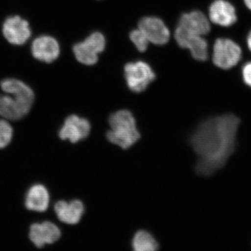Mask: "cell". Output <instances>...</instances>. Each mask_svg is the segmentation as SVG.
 Here are the masks:
<instances>
[{
  "instance_id": "cell-1",
  "label": "cell",
  "mask_w": 251,
  "mask_h": 251,
  "mask_svg": "<svg viewBox=\"0 0 251 251\" xmlns=\"http://www.w3.org/2000/svg\"><path fill=\"white\" fill-rule=\"evenodd\" d=\"M241 120L232 113L211 117L201 122L190 137L198 156L196 171L207 176L224 168L235 151Z\"/></svg>"
},
{
  "instance_id": "cell-2",
  "label": "cell",
  "mask_w": 251,
  "mask_h": 251,
  "mask_svg": "<svg viewBox=\"0 0 251 251\" xmlns=\"http://www.w3.org/2000/svg\"><path fill=\"white\" fill-rule=\"evenodd\" d=\"M1 87L7 94L0 95V115L11 120L25 117L34 100V94L30 87L14 78L1 81Z\"/></svg>"
},
{
  "instance_id": "cell-3",
  "label": "cell",
  "mask_w": 251,
  "mask_h": 251,
  "mask_svg": "<svg viewBox=\"0 0 251 251\" xmlns=\"http://www.w3.org/2000/svg\"><path fill=\"white\" fill-rule=\"evenodd\" d=\"M110 130L106 133L108 141L127 150L134 145L140 138L133 114L127 110L114 112L108 120Z\"/></svg>"
},
{
  "instance_id": "cell-4",
  "label": "cell",
  "mask_w": 251,
  "mask_h": 251,
  "mask_svg": "<svg viewBox=\"0 0 251 251\" xmlns=\"http://www.w3.org/2000/svg\"><path fill=\"white\" fill-rule=\"evenodd\" d=\"M243 50L241 46L229 37H219L213 44L211 60L213 64L222 71H229L242 61Z\"/></svg>"
},
{
  "instance_id": "cell-5",
  "label": "cell",
  "mask_w": 251,
  "mask_h": 251,
  "mask_svg": "<svg viewBox=\"0 0 251 251\" xmlns=\"http://www.w3.org/2000/svg\"><path fill=\"white\" fill-rule=\"evenodd\" d=\"M125 77L128 89L135 93H140L155 80L156 74L148 63L139 60L126 64Z\"/></svg>"
},
{
  "instance_id": "cell-6",
  "label": "cell",
  "mask_w": 251,
  "mask_h": 251,
  "mask_svg": "<svg viewBox=\"0 0 251 251\" xmlns=\"http://www.w3.org/2000/svg\"><path fill=\"white\" fill-rule=\"evenodd\" d=\"M105 46L106 40L103 34L99 31H94L85 41L75 44L73 51L79 62L92 66L98 62L99 54L103 52Z\"/></svg>"
},
{
  "instance_id": "cell-7",
  "label": "cell",
  "mask_w": 251,
  "mask_h": 251,
  "mask_svg": "<svg viewBox=\"0 0 251 251\" xmlns=\"http://www.w3.org/2000/svg\"><path fill=\"white\" fill-rule=\"evenodd\" d=\"M175 38L180 47L189 50L195 60L206 62L209 59V44L204 36L191 34L177 26Z\"/></svg>"
},
{
  "instance_id": "cell-8",
  "label": "cell",
  "mask_w": 251,
  "mask_h": 251,
  "mask_svg": "<svg viewBox=\"0 0 251 251\" xmlns=\"http://www.w3.org/2000/svg\"><path fill=\"white\" fill-rule=\"evenodd\" d=\"M208 18L216 26L229 28L238 21L237 9L229 0H214L208 9Z\"/></svg>"
},
{
  "instance_id": "cell-9",
  "label": "cell",
  "mask_w": 251,
  "mask_h": 251,
  "mask_svg": "<svg viewBox=\"0 0 251 251\" xmlns=\"http://www.w3.org/2000/svg\"><path fill=\"white\" fill-rule=\"evenodd\" d=\"M138 28L143 31L150 42L157 46L166 44L171 38V32L161 19L154 16H147L140 19Z\"/></svg>"
},
{
  "instance_id": "cell-10",
  "label": "cell",
  "mask_w": 251,
  "mask_h": 251,
  "mask_svg": "<svg viewBox=\"0 0 251 251\" xmlns=\"http://www.w3.org/2000/svg\"><path fill=\"white\" fill-rule=\"evenodd\" d=\"M2 31L5 39L10 44L17 46L25 44L31 34L29 23L18 16L6 18L3 24Z\"/></svg>"
},
{
  "instance_id": "cell-11",
  "label": "cell",
  "mask_w": 251,
  "mask_h": 251,
  "mask_svg": "<svg viewBox=\"0 0 251 251\" xmlns=\"http://www.w3.org/2000/svg\"><path fill=\"white\" fill-rule=\"evenodd\" d=\"M90 130L91 125L88 120L72 115L66 119L64 125L59 130V136L62 140L76 143L86 139L90 135Z\"/></svg>"
},
{
  "instance_id": "cell-12",
  "label": "cell",
  "mask_w": 251,
  "mask_h": 251,
  "mask_svg": "<svg viewBox=\"0 0 251 251\" xmlns=\"http://www.w3.org/2000/svg\"><path fill=\"white\" fill-rule=\"evenodd\" d=\"M211 22L205 14L200 10L184 13L179 17L178 26L193 34L206 36L211 30Z\"/></svg>"
},
{
  "instance_id": "cell-13",
  "label": "cell",
  "mask_w": 251,
  "mask_h": 251,
  "mask_svg": "<svg viewBox=\"0 0 251 251\" xmlns=\"http://www.w3.org/2000/svg\"><path fill=\"white\" fill-rule=\"evenodd\" d=\"M31 50L36 59L49 64L55 61L60 54L58 41L50 36L43 35L36 38L31 44Z\"/></svg>"
},
{
  "instance_id": "cell-14",
  "label": "cell",
  "mask_w": 251,
  "mask_h": 251,
  "mask_svg": "<svg viewBox=\"0 0 251 251\" xmlns=\"http://www.w3.org/2000/svg\"><path fill=\"white\" fill-rule=\"evenodd\" d=\"M29 239L37 248L44 247L46 244L57 242L61 237L59 227L50 222L31 225Z\"/></svg>"
},
{
  "instance_id": "cell-15",
  "label": "cell",
  "mask_w": 251,
  "mask_h": 251,
  "mask_svg": "<svg viewBox=\"0 0 251 251\" xmlns=\"http://www.w3.org/2000/svg\"><path fill=\"white\" fill-rule=\"evenodd\" d=\"M54 211L59 221L66 224L75 225L80 222L85 212V206L77 200L70 202L62 201L56 203Z\"/></svg>"
},
{
  "instance_id": "cell-16",
  "label": "cell",
  "mask_w": 251,
  "mask_h": 251,
  "mask_svg": "<svg viewBox=\"0 0 251 251\" xmlns=\"http://www.w3.org/2000/svg\"><path fill=\"white\" fill-rule=\"evenodd\" d=\"M49 193L45 186L36 184L28 191L25 199V206L27 209L37 212H44L49 208Z\"/></svg>"
},
{
  "instance_id": "cell-17",
  "label": "cell",
  "mask_w": 251,
  "mask_h": 251,
  "mask_svg": "<svg viewBox=\"0 0 251 251\" xmlns=\"http://www.w3.org/2000/svg\"><path fill=\"white\" fill-rule=\"evenodd\" d=\"M158 247L156 239L145 230L138 231L132 240V247L135 251H154L158 250Z\"/></svg>"
},
{
  "instance_id": "cell-18",
  "label": "cell",
  "mask_w": 251,
  "mask_h": 251,
  "mask_svg": "<svg viewBox=\"0 0 251 251\" xmlns=\"http://www.w3.org/2000/svg\"><path fill=\"white\" fill-rule=\"evenodd\" d=\"M129 37L130 41L133 42V44H134L139 52H144L148 50L150 41L139 28L130 31Z\"/></svg>"
},
{
  "instance_id": "cell-19",
  "label": "cell",
  "mask_w": 251,
  "mask_h": 251,
  "mask_svg": "<svg viewBox=\"0 0 251 251\" xmlns=\"http://www.w3.org/2000/svg\"><path fill=\"white\" fill-rule=\"evenodd\" d=\"M13 136V128L7 122L0 120V149L6 148Z\"/></svg>"
},
{
  "instance_id": "cell-20",
  "label": "cell",
  "mask_w": 251,
  "mask_h": 251,
  "mask_svg": "<svg viewBox=\"0 0 251 251\" xmlns=\"http://www.w3.org/2000/svg\"><path fill=\"white\" fill-rule=\"evenodd\" d=\"M241 76L244 85L251 89V61L246 62L241 69Z\"/></svg>"
},
{
  "instance_id": "cell-21",
  "label": "cell",
  "mask_w": 251,
  "mask_h": 251,
  "mask_svg": "<svg viewBox=\"0 0 251 251\" xmlns=\"http://www.w3.org/2000/svg\"><path fill=\"white\" fill-rule=\"evenodd\" d=\"M246 44H247V49L250 51L251 53V29L249 31L246 38Z\"/></svg>"
},
{
  "instance_id": "cell-22",
  "label": "cell",
  "mask_w": 251,
  "mask_h": 251,
  "mask_svg": "<svg viewBox=\"0 0 251 251\" xmlns=\"http://www.w3.org/2000/svg\"><path fill=\"white\" fill-rule=\"evenodd\" d=\"M244 6L247 7V9L251 12V0H242Z\"/></svg>"
}]
</instances>
